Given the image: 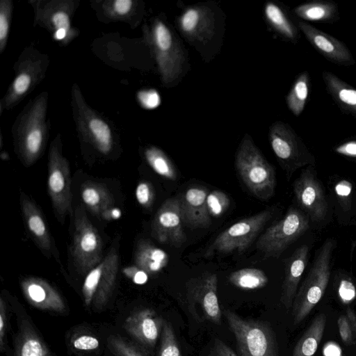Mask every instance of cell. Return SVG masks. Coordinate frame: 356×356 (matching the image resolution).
Listing matches in <instances>:
<instances>
[{
    "instance_id": "1",
    "label": "cell",
    "mask_w": 356,
    "mask_h": 356,
    "mask_svg": "<svg viewBox=\"0 0 356 356\" xmlns=\"http://www.w3.org/2000/svg\"><path fill=\"white\" fill-rule=\"evenodd\" d=\"M48 92L43 91L22 110L12 127L15 151L22 163L31 166L42 155L48 140Z\"/></svg>"
},
{
    "instance_id": "2",
    "label": "cell",
    "mask_w": 356,
    "mask_h": 356,
    "mask_svg": "<svg viewBox=\"0 0 356 356\" xmlns=\"http://www.w3.org/2000/svg\"><path fill=\"white\" fill-rule=\"evenodd\" d=\"M335 247L336 241L329 238L316 252L312 266L293 302L294 325L300 323L323 296L330 277L331 260Z\"/></svg>"
},
{
    "instance_id": "3",
    "label": "cell",
    "mask_w": 356,
    "mask_h": 356,
    "mask_svg": "<svg viewBox=\"0 0 356 356\" xmlns=\"http://www.w3.org/2000/svg\"><path fill=\"white\" fill-rule=\"evenodd\" d=\"M235 167L242 181L257 198L270 199L276 188V175L271 165L249 136H245L237 149Z\"/></svg>"
},
{
    "instance_id": "4",
    "label": "cell",
    "mask_w": 356,
    "mask_h": 356,
    "mask_svg": "<svg viewBox=\"0 0 356 356\" xmlns=\"http://www.w3.org/2000/svg\"><path fill=\"white\" fill-rule=\"evenodd\" d=\"M49 60L32 46L26 47L14 66L15 76L0 102V112L16 106L45 76Z\"/></svg>"
},
{
    "instance_id": "5",
    "label": "cell",
    "mask_w": 356,
    "mask_h": 356,
    "mask_svg": "<svg viewBox=\"0 0 356 356\" xmlns=\"http://www.w3.org/2000/svg\"><path fill=\"white\" fill-rule=\"evenodd\" d=\"M222 312L235 337L240 356H279L275 334L269 323L243 318L229 309Z\"/></svg>"
},
{
    "instance_id": "6",
    "label": "cell",
    "mask_w": 356,
    "mask_h": 356,
    "mask_svg": "<svg viewBox=\"0 0 356 356\" xmlns=\"http://www.w3.org/2000/svg\"><path fill=\"white\" fill-rule=\"evenodd\" d=\"M144 35L155 57L163 83H172L182 72L184 62L178 40L160 19H156L150 29L145 28Z\"/></svg>"
},
{
    "instance_id": "7",
    "label": "cell",
    "mask_w": 356,
    "mask_h": 356,
    "mask_svg": "<svg viewBox=\"0 0 356 356\" xmlns=\"http://www.w3.org/2000/svg\"><path fill=\"white\" fill-rule=\"evenodd\" d=\"M309 227L307 214L296 207H290L285 216L268 227L256 242V249L264 258H279L281 254Z\"/></svg>"
},
{
    "instance_id": "8",
    "label": "cell",
    "mask_w": 356,
    "mask_h": 356,
    "mask_svg": "<svg viewBox=\"0 0 356 356\" xmlns=\"http://www.w3.org/2000/svg\"><path fill=\"white\" fill-rule=\"evenodd\" d=\"M72 107L76 129L82 139L103 155L113 148V136L107 122L86 103L79 86L72 88Z\"/></svg>"
},
{
    "instance_id": "9",
    "label": "cell",
    "mask_w": 356,
    "mask_h": 356,
    "mask_svg": "<svg viewBox=\"0 0 356 356\" xmlns=\"http://www.w3.org/2000/svg\"><path fill=\"white\" fill-rule=\"evenodd\" d=\"M34 24L47 29L62 45H67L79 35L72 26V16L78 6L74 0H31Z\"/></svg>"
},
{
    "instance_id": "10",
    "label": "cell",
    "mask_w": 356,
    "mask_h": 356,
    "mask_svg": "<svg viewBox=\"0 0 356 356\" xmlns=\"http://www.w3.org/2000/svg\"><path fill=\"white\" fill-rule=\"evenodd\" d=\"M48 192L54 209L60 220L71 212L72 195L68 161L62 152L58 134L52 140L48 153Z\"/></svg>"
},
{
    "instance_id": "11",
    "label": "cell",
    "mask_w": 356,
    "mask_h": 356,
    "mask_svg": "<svg viewBox=\"0 0 356 356\" xmlns=\"http://www.w3.org/2000/svg\"><path fill=\"white\" fill-rule=\"evenodd\" d=\"M272 216L273 211L266 209L233 224L217 236L207 248L204 257L208 258L217 253L225 254L244 252L253 243Z\"/></svg>"
},
{
    "instance_id": "12",
    "label": "cell",
    "mask_w": 356,
    "mask_h": 356,
    "mask_svg": "<svg viewBox=\"0 0 356 356\" xmlns=\"http://www.w3.org/2000/svg\"><path fill=\"white\" fill-rule=\"evenodd\" d=\"M72 255L78 270L88 274L102 260V240L82 205L74 211Z\"/></svg>"
},
{
    "instance_id": "13",
    "label": "cell",
    "mask_w": 356,
    "mask_h": 356,
    "mask_svg": "<svg viewBox=\"0 0 356 356\" xmlns=\"http://www.w3.org/2000/svg\"><path fill=\"white\" fill-rule=\"evenodd\" d=\"M269 140L289 179L298 168L314 164L313 155L287 124L282 122L273 124L269 132Z\"/></svg>"
},
{
    "instance_id": "14",
    "label": "cell",
    "mask_w": 356,
    "mask_h": 356,
    "mask_svg": "<svg viewBox=\"0 0 356 356\" xmlns=\"http://www.w3.org/2000/svg\"><path fill=\"white\" fill-rule=\"evenodd\" d=\"M119 254L112 248L100 263L88 273L82 293L86 306L102 309L108 302L117 280Z\"/></svg>"
},
{
    "instance_id": "15",
    "label": "cell",
    "mask_w": 356,
    "mask_h": 356,
    "mask_svg": "<svg viewBox=\"0 0 356 356\" xmlns=\"http://www.w3.org/2000/svg\"><path fill=\"white\" fill-rule=\"evenodd\" d=\"M217 275L210 273L193 278L187 282L188 309L197 320L220 323L222 312L217 296Z\"/></svg>"
},
{
    "instance_id": "16",
    "label": "cell",
    "mask_w": 356,
    "mask_h": 356,
    "mask_svg": "<svg viewBox=\"0 0 356 356\" xmlns=\"http://www.w3.org/2000/svg\"><path fill=\"white\" fill-rule=\"evenodd\" d=\"M296 200L309 220L321 222L327 217L328 203L313 166L304 169L293 184Z\"/></svg>"
},
{
    "instance_id": "17",
    "label": "cell",
    "mask_w": 356,
    "mask_h": 356,
    "mask_svg": "<svg viewBox=\"0 0 356 356\" xmlns=\"http://www.w3.org/2000/svg\"><path fill=\"white\" fill-rule=\"evenodd\" d=\"M177 197L165 200L152 221L151 235L163 244L181 246L186 240Z\"/></svg>"
},
{
    "instance_id": "18",
    "label": "cell",
    "mask_w": 356,
    "mask_h": 356,
    "mask_svg": "<svg viewBox=\"0 0 356 356\" xmlns=\"http://www.w3.org/2000/svg\"><path fill=\"white\" fill-rule=\"evenodd\" d=\"M208 193L204 187L193 186L177 197L184 225L193 229L207 228L211 225L207 207Z\"/></svg>"
},
{
    "instance_id": "19",
    "label": "cell",
    "mask_w": 356,
    "mask_h": 356,
    "mask_svg": "<svg viewBox=\"0 0 356 356\" xmlns=\"http://www.w3.org/2000/svg\"><path fill=\"white\" fill-rule=\"evenodd\" d=\"M164 320L152 309H143L129 316L124 323L127 332L141 345L153 348L162 332Z\"/></svg>"
},
{
    "instance_id": "20",
    "label": "cell",
    "mask_w": 356,
    "mask_h": 356,
    "mask_svg": "<svg viewBox=\"0 0 356 356\" xmlns=\"http://www.w3.org/2000/svg\"><path fill=\"white\" fill-rule=\"evenodd\" d=\"M21 288L27 301L33 307L54 312H63L64 300L48 282L37 277H27L21 282Z\"/></svg>"
},
{
    "instance_id": "21",
    "label": "cell",
    "mask_w": 356,
    "mask_h": 356,
    "mask_svg": "<svg viewBox=\"0 0 356 356\" xmlns=\"http://www.w3.org/2000/svg\"><path fill=\"white\" fill-rule=\"evenodd\" d=\"M298 24L311 44L327 59L346 65L355 63L352 54L341 42L307 23L299 21Z\"/></svg>"
},
{
    "instance_id": "22",
    "label": "cell",
    "mask_w": 356,
    "mask_h": 356,
    "mask_svg": "<svg viewBox=\"0 0 356 356\" xmlns=\"http://www.w3.org/2000/svg\"><path fill=\"white\" fill-rule=\"evenodd\" d=\"M309 247L302 245L284 260V276L280 301L289 309L298 291V285L308 261Z\"/></svg>"
},
{
    "instance_id": "23",
    "label": "cell",
    "mask_w": 356,
    "mask_h": 356,
    "mask_svg": "<svg viewBox=\"0 0 356 356\" xmlns=\"http://www.w3.org/2000/svg\"><path fill=\"white\" fill-rule=\"evenodd\" d=\"M93 6L103 21L125 22L131 27H135L140 23L141 6L138 1H95Z\"/></svg>"
},
{
    "instance_id": "24",
    "label": "cell",
    "mask_w": 356,
    "mask_h": 356,
    "mask_svg": "<svg viewBox=\"0 0 356 356\" xmlns=\"http://www.w3.org/2000/svg\"><path fill=\"white\" fill-rule=\"evenodd\" d=\"M20 204L27 229L37 245L43 251L49 252L51 248V236L42 213L24 193H21Z\"/></svg>"
},
{
    "instance_id": "25",
    "label": "cell",
    "mask_w": 356,
    "mask_h": 356,
    "mask_svg": "<svg viewBox=\"0 0 356 356\" xmlns=\"http://www.w3.org/2000/svg\"><path fill=\"white\" fill-rule=\"evenodd\" d=\"M81 196L85 207L97 218L111 209L114 198L106 186L94 181H86L81 186Z\"/></svg>"
},
{
    "instance_id": "26",
    "label": "cell",
    "mask_w": 356,
    "mask_h": 356,
    "mask_svg": "<svg viewBox=\"0 0 356 356\" xmlns=\"http://www.w3.org/2000/svg\"><path fill=\"white\" fill-rule=\"evenodd\" d=\"M169 261L168 254L148 240H140L136 245L134 262L136 267L148 275H154L165 268Z\"/></svg>"
},
{
    "instance_id": "27",
    "label": "cell",
    "mask_w": 356,
    "mask_h": 356,
    "mask_svg": "<svg viewBox=\"0 0 356 356\" xmlns=\"http://www.w3.org/2000/svg\"><path fill=\"white\" fill-rule=\"evenodd\" d=\"M14 356H52L44 341L26 319L20 323L15 339Z\"/></svg>"
},
{
    "instance_id": "28",
    "label": "cell",
    "mask_w": 356,
    "mask_h": 356,
    "mask_svg": "<svg viewBox=\"0 0 356 356\" xmlns=\"http://www.w3.org/2000/svg\"><path fill=\"white\" fill-rule=\"evenodd\" d=\"M179 23L181 31L189 38L202 40L211 35V18L203 8H188L180 17Z\"/></svg>"
},
{
    "instance_id": "29",
    "label": "cell",
    "mask_w": 356,
    "mask_h": 356,
    "mask_svg": "<svg viewBox=\"0 0 356 356\" xmlns=\"http://www.w3.org/2000/svg\"><path fill=\"white\" fill-rule=\"evenodd\" d=\"M327 317L316 316L297 342L292 356H314L323 336Z\"/></svg>"
},
{
    "instance_id": "30",
    "label": "cell",
    "mask_w": 356,
    "mask_h": 356,
    "mask_svg": "<svg viewBox=\"0 0 356 356\" xmlns=\"http://www.w3.org/2000/svg\"><path fill=\"white\" fill-rule=\"evenodd\" d=\"M229 282L243 290H254L264 287L268 279L261 269L245 268L232 273L229 276Z\"/></svg>"
},
{
    "instance_id": "31",
    "label": "cell",
    "mask_w": 356,
    "mask_h": 356,
    "mask_svg": "<svg viewBox=\"0 0 356 356\" xmlns=\"http://www.w3.org/2000/svg\"><path fill=\"white\" fill-rule=\"evenodd\" d=\"M144 155L149 165L158 175L170 180L177 179V172L174 164L160 148L155 146L148 147L145 149Z\"/></svg>"
},
{
    "instance_id": "32",
    "label": "cell",
    "mask_w": 356,
    "mask_h": 356,
    "mask_svg": "<svg viewBox=\"0 0 356 356\" xmlns=\"http://www.w3.org/2000/svg\"><path fill=\"white\" fill-rule=\"evenodd\" d=\"M294 12L298 16L306 20L327 22L335 17L337 9L332 3L313 2L298 6Z\"/></svg>"
},
{
    "instance_id": "33",
    "label": "cell",
    "mask_w": 356,
    "mask_h": 356,
    "mask_svg": "<svg viewBox=\"0 0 356 356\" xmlns=\"http://www.w3.org/2000/svg\"><path fill=\"white\" fill-rule=\"evenodd\" d=\"M325 80L334 98L356 113V90L348 86L331 73L325 74Z\"/></svg>"
},
{
    "instance_id": "34",
    "label": "cell",
    "mask_w": 356,
    "mask_h": 356,
    "mask_svg": "<svg viewBox=\"0 0 356 356\" xmlns=\"http://www.w3.org/2000/svg\"><path fill=\"white\" fill-rule=\"evenodd\" d=\"M266 18L280 34L289 39H296V30L282 9L276 4L268 2L264 10Z\"/></svg>"
},
{
    "instance_id": "35",
    "label": "cell",
    "mask_w": 356,
    "mask_h": 356,
    "mask_svg": "<svg viewBox=\"0 0 356 356\" xmlns=\"http://www.w3.org/2000/svg\"><path fill=\"white\" fill-rule=\"evenodd\" d=\"M309 77L307 72L296 79L286 97L289 108L296 116L303 111L308 95Z\"/></svg>"
},
{
    "instance_id": "36",
    "label": "cell",
    "mask_w": 356,
    "mask_h": 356,
    "mask_svg": "<svg viewBox=\"0 0 356 356\" xmlns=\"http://www.w3.org/2000/svg\"><path fill=\"white\" fill-rule=\"evenodd\" d=\"M159 356H182L174 330L166 321L161 332Z\"/></svg>"
},
{
    "instance_id": "37",
    "label": "cell",
    "mask_w": 356,
    "mask_h": 356,
    "mask_svg": "<svg viewBox=\"0 0 356 356\" xmlns=\"http://www.w3.org/2000/svg\"><path fill=\"white\" fill-rule=\"evenodd\" d=\"M13 3L11 0L0 1V53L6 49L11 26Z\"/></svg>"
},
{
    "instance_id": "38",
    "label": "cell",
    "mask_w": 356,
    "mask_h": 356,
    "mask_svg": "<svg viewBox=\"0 0 356 356\" xmlns=\"http://www.w3.org/2000/svg\"><path fill=\"white\" fill-rule=\"evenodd\" d=\"M107 344L115 356H145L138 346L118 336H110Z\"/></svg>"
},
{
    "instance_id": "39",
    "label": "cell",
    "mask_w": 356,
    "mask_h": 356,
    "mask_svg": "<svg viewBox=\"0 0 356 356\" xmlns=\"http://www.w3.org/2000/svg\"><path fill=\"white\" fill-rule=\"evenodd\" d=\"M229 204V198L224 192L213 191L208 193L207 207L210 216H221L227 211Z\"/></svg>"
},
{
    "instance_id": "40",
    "label": "cell",
    "mask_w": 356,
    "mask_h": 356,
    "mask_svg": "<svg viewBox=\"0 0 356 356\" xmlns=\"http://www.w3.org/2000/svg\"><path fill=\"white\" fill-rule=\"evenodd\" d=\"M136 198L144 208L149 209L154 200L155 193L152 185L146 181H142L136 186Z\"/></svg>"
},
{
    "instance_id": "41",
    "label": "cell",
    "mask_w": 356,
    "mask_h": 356,
    "mask_svg": "<svg viewBox=\"0 0 356 356\" xmlns=\"http://www.w3.org/2000/svg\"><path fill=\"white\" fill-rule=\"evenodd\" d=\"M140 105L148 110L157 108L161 104L159 93L154 89L141 90L137 93Z\"/></svg>"
},
{
    "instance_id": "42",
    "label": "cell",
    "mask_w": 356,
    "mask_h": 356,
    "mask_svg": "<svg viewBox=\"0 0 356 356\" xmlns=\"http://www.w3.org/2000/svg\"><path fill=\"white\" fill-rule=\"evenodd\" d=\"M72 346L79 350H92L99 346L98 339L91 335L83 334L76 337L72 341Z\"/></svg>"
},
{
    "instance_id": "43",
    "label": "cell",
    "mask_w": 356,
    "mask_h": 356,
    "mask_svg": "<svg viewBox=\"0 0 356 356\" xmlns=\"http://www.w3.org/2000/svg\"><path fill=\"white\" fill-rule=\"evenodd\" d=\"M337 325L342 341L347 345L353 344L355 339L346 315H341L338 318Z\"/></svg>"
},
{
    "instance_id": "44",
    "label": "cell",
    "mask_w": 356,
    "mask_h": 356,
    "mask_svg": "<svg viewBox=\"0 0 356 356\" xmlns=\"http://www.w3.org/2000/svg\"><path fill=\"white\" fill-rule=\"evenodd\" d=\"M124 272L127 277H130L134 283L138 284L145 283L148 279V274L136 266L127 268Z\"/></svg>"
},
{
    "instance_id": "45",
    "label": "cell",
    "mask_w": 356,
    "mask_h": 356,
    "mask_svg": "<svg viewBox=\"0 0 356 356\" xmlns=\"http://www.w3.org/2000/svg\"><path fill=\"white\" fill-rule=\"evenodd\" d=\"M212 356H237L224 342L216 339L212 348Z\"/></svg>"
},
{
    "instance_id": "46",
    "label": "cell",
    "mask_w": 356,
    "mask_h": 356,
    "mask_svg": "<svg viewBox=\"0 0 356 356\" xmlns=\"http://www.w3.org/2000/svg\"><path fill=\"white\" fill-rule=\"evenodd\" d=\"M6 330V307L2 298L0 299V350H3L4 337Z\"/></svg>"
},
{
    "instance_id": "47",
    "label": "cell",
    "mask_w": 356,
    "mask_h": 356,
    "mask_svg": "<svg viewBox=\"0 0 356 356\" xmlns=\"http://www.w3.org/2000/svg\"><path fill=\"white\" fill-rule=\"evenodd\" d=\"M335 152L346 156L356 158V141L344 143L337 146Z\"/></svg>"
},
{
    "instance_id": "48",
    "label": "cell",
    "mask_w": 356,
    "mask_h": 356,
    "mask_svg": "<svg viewBox=\"0 0 356 356\" xmlns=\"http://www.w3.org/2000/svg\"><path fill=\"white\" fill-rule=\"evenodd\" d=\"M346 318L350 324L353 338L356 339V314L355 312L350 307H348L346 309Z\"/></svg>"
},
{
    "instance_id": "49",
    "label": "cell",
    "mask_w": 356,
    "mask_h": 356,
    "mask_svg": "<svg viewBox=\"0 0 356 356\" xmlns=\"http://www.w3.org/2000/svg\"><path fill=\"white\" fill-rule=\"evenodd\" d=\"M354 287L351 282L343 280L341 284V293L346 298H349L354 294Z\"/></svg>"
}]
</instances>
